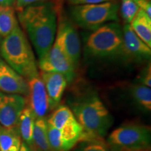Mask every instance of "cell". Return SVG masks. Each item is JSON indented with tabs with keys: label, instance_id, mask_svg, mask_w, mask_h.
<instances>
[{
	"label": "cell",
	"instance_id": "cell-1",
	"mask_svg": "<svg viewBox=\"0 0 151 151\" xmlns=\"http://www.w3.org/2000/svg\"><path fill=\"white\" fill-rule=\"evenodd\" d=\"M57 14L52 2L41 3L18 11V19L39 59L50 50L57 32Z\"/></svg>",
	"mask_w": 151,
	"mask_h": 151
},
{
	"label": "cell",
	"instance_id": "cell-2",
	"mask_svg": "<svg viewBox=\"0 0 151 151\" xmlns=\"http://www.w3.org/2000/svg\"><path fill=\"white\" fill-rule=\"evenodd\" d=\"M1 53L5 62L27 81L39 74L31 46L19 25L4 37Z\"/></svg>",
	"mask_w": 151,
	"mask_h": 151
},
{
	"label": "cell",
	"instance_id": "cell-3",
	"mask_svg": "<svg viewBox=\"0 0 151 151\" xmlns=\"http://www.w3.org/2000/svg\"><path fill=\"white\" fill-rule=\"evenodd\" d=\"M73 111L76 118L83 129V140L103 137L112 124L110 113L97 97L76 104L73 107Z\"/></svg>",
	"mask_w": 151,
	"mask_h": 151
},
{
	"label": "cell",
	"instance_id": "cell-4",
	"mask_svg": "<svg viewBox=\"0 0 151 151\" xmlns=\"http://www.w3.org/2000/svg\"><path fill=\"white\" fill-rule=\"evenodd\" d=\"M86 50L94 57H109L123 53V35L120 24L110 22L95 29L86 43Z\"/></svg>",
	"mask_w": 151,
	"mask_h": 151
},
{
	"label": "cell",
	"instance_id": "cell-5",
	"mask_svg": "<svg viewBox=\"0 0 151 151\" xmlns=\"http://www.w3.org/2000/svg\"><path fill=\"white\" fill-rule=\"evenodd\" d=\"M111 151H150V127L124 124L111 132L108 139Z\"/></svg>",
	"mask_w": 151,
	"mask_h": 151
},
{
	"label": "cell",
	"instance_id": "cell-6",
	"mask_svg": "<svg viewBox=\"0 0 151 151\" xmlns=\"http://www.w3.org/2000/svg\"><path fill=\"white\" fill-rule=\"evenodd\" d=\"M119 5L113 1L71 7V19L80 27L95 30L107 22L118 20Z\"/></svg>",
	"mask_w": 151,
	"mask_h": 151
},
{
	"label": "cell",
	"instance_id": "cell-7",
	"mask_svg": "<svg viewBox=\"0 0 151 151\" xmlns=\"http://www.w3.org/2000/svg\"><path fill=\"white\" fill-rule=\"evenodd\" d=\"M59 132L65 151H69L83 139L82 126L70 109L62 106L58 108L46 120Z\"/></svg>",
	"mask_w": 151,
	"mask_h": 151
},
{
	"label": "cell",
	"instance_id": "cell-8",
	"mask_svg": "<svg viewBox=\"0 0 151 151\" xmlns=\"http://www.w3.org/2000/svg\"><path fill=\"white\" fill-rule=\"evenodd\" d=\"M39 67L41 71L62 73L66 77L68 82L72 81L75 75L76 67L55 41L50 50L39 59Z\"/></svg>",
	"mask_w": 151,
	"mask_h": 151
},
{
	"label": "cell",
	"instance_id": "cell-9",
	"mask_svg": "<svg viewBox=\"0 0 151 151\" xmlns=\"http://www.w3.org/2000/svg\"><path fill=\"white\" fill-rule=\"evenodd\" d=\"M55 41L58 43L75 67L78 65L81 57V41L78 32L72 22L61 16Z\"/></svg>",
	"mask_w": 151,
	"mask_h": 151
},
{
	"label": "cell",
	"instance_id": "cell-10",
	"mask_svg": "<svg viewBox=\"0 0 151 151\" xmlns=\"http://www.w3.org/2000/svg\"><path fill=\"white\" fill-rule=\"evenodd\" d=\"M27 100L19 94H0V124L2 127L17 129L20 113Z\"/></svg>",
	"mask_w": 151,
	"mask_h": 151
},
{
	"label": "cell",
	"instance_id": "cell-11",
	"mask_svg": "<svg viewBox=\"0 0 151 151\" xmlns=\"http://www.w3.org/2000/svg\"><path fill=\"white\" fill-rule=\"evenodd\" d=\"M28 106L36 118H44L48 112L49 100L44 84L39 74L28 79Z\"/></svg>",
	"mask_w": 151,
	"mask_h": 151
},
{
	"label": "cell",
	"instance_id": "cell-12",
	"mask_svg": "<svg viewBox=\"0 0 151 151\" xmlns=\"http://www.w3.org/2000/svg\"><path fill=\"white\" fill-rule=\"evenodd\" d=\"M0 90L22 96L28 94L27 80L1 60H0Z\"/></svg>",
	"mask_w": 151,
	"mask_h": 151
},
{
	"label": "cell",
	"instance_id": "cell-13",
	"mask_svg": "<svg viewBox=\"0 0 151 151\" xmlns=\"http://www.w3.org/2000/svg\"><path fill=\"white\" fill-rule=\"evenodd\" d=\"M41 78L44 84L49 100V107L53 109L59 104L67 86V79L63 74L57 72L41 71Z\"/></svg>",
	"mask_w": 151,
	"mask_h": 151
},
{
	"label": "cell",
	"instance_id": "cell-14",
	"mask_svg": "<svg viewBox=\"0 0 151 151\" xmlns=\"http://www.w3.org/2000/svg\"><path fill=\"white\" fill-rule=\"evenodd\" d=\"M123 54L136 58L148 59L150 57L151 49L136 35L130 24H126L122 29Z\"/></svg>",
	"mask_w": 151,
	"mask_h": 151
},
{
	"label": "cell",
	"instance_id": "cell-15",
	"mask_svg": "<svg viewBox=\"0 0 151 151\" xmlns=\"http://www.w3.org/2000/svg\"><path fill=\"white\" fill-rule=\"evenodd\" d=\"M132 29L136 35L151 48V18L139 9L131 22Z\"/></svg>",
	"mask_w": 151,
	"mask_h": 151
},
{
	"label": "cell",
	"instance_id": "cell-16",
	"mask_svg": "<svg viewBox=\"0 0 151 151\" xmlns=\"http://www.w3.org/2000/svg\"><path fill=\"white\" fill-rule=\"evenodd\" d=\"M36 117L29 106H25L19 117L18 128L20 137L24 142L33 146V131Z\"/></svg>",
	"mask_w": 151,
	"mask_h": 151
},
{
	"label": "cell",
	"instance_id": "cell-17",
	"mask_svg": "<svg viewBox=\"0 0 151 151\" xmlns=\"http://www.w3.org/2000/svg\"><path fill=\"white\" fill-rule=\"evenodd\" d=\"M21 144L18 129L0 127V151H19Z\"/></svg>",
	"mask_w": 151,
	"mask_h": 151
},
{
	"label": "cell",
	"instance_id": "cell-18",
	"mask_svg": "<svg viewBox=\"0 0 151 151\" xmlns=\"http://www.w3.org/2000/svg\"><path fill=\"white\" fill-rule=\"evenodd\" d=\"M41 151H52L47 134V121L44 118H37L33 131V145Z\"/></svg>",
	"mask_w": 151,
	"mask_h": 151
},
{
	"label": "cell",
	"instance_id": "cell-19",
	"mask_svg": "<svg viewBox=\"0 0 151 151\" xmlns=\"http://www.w3.org/2000/svg\"><path fill=\"white\" fill-rule=\"evenodd\" d=\"M18 25L14 8L0 6V36L6 37Z\"/></svg>",
	"mask_w": 151,
	"mask_h": 151
},
{
	"label": "cell",
	"instance_id": "cell-20",
	"mask_svg": "<svg viewBox=\"0 0 151 151\" xmlns=\"http://www.w3.org/2000/svg\"><path fill=\"white\" fill-rule=\"evenodd\" d=\"M131 93L135 101L147 111H151V89L144 85H134Z\"/></svg>",
	"mask_w": 151,
	"mask_h": 151
},
{
	"label": "cell",
	"instance_id": "cell-21",
	"mask_svg": "<svg viewBox=\"0 0 151 151\" xmlns=\"http://www.w3.org/2000/svg\"><path fill=\"white\" fill-rule=\"evenodd\" d=\"M121 16L127 24L131 23L139 10L134 0H122Z\"/></svg>",
	"mask_w": 151,
	"mask_h": 151
},
{
	"label": "cell",
	"instance_id": "cell-22",
	"mask_svg": "<svg viewBox=\"0 0 151 151\" xmlns=\"http://www.w3.org/2000/svg\"><path fill=\"white\" fill-rule=\"evenodd\" d=\"M76 151H111L108 146H105L102 143L93 141L88 143L80 147Z\"/></svg>",
	"mask_w": 151,
	"mask_h": 151
},
{
	"label": "cell",
	"instance_id": "cell-23",
	"mask_svg": "<svg viewBox=\"0 0 151 151\" xmlns=\"http://www.w3.org/2000/svg\"><path fill=\"white\" fill-rule=\"evenodd\" d=\"M48 0H16L15 1V4H16V8L17 11H22L26 7L29 6L35 5L36 4H41L46 2Z\"/></svg>",
	"mask_w": 151,
	"mask_h": 151
},
{
	"label": "cell",
	"instance_id": "cell-24",
	"mask_svg": "<svg viewBox=\"0 0 151 151\" xmlns=\"http://www.w3.org/2000/svg\"><path fill=\"white\" fill-rule=\"evenodd\" d=\"M113 0H67L69 4L76 6V5H87V4H100L111 1Z\"/></svg>",
	"mask_w": 151,
	"mask_h": 151
},
{
	"label": "cell",
	"instance_id": "cell-25",
	"mask_svg": "<svg viewBox=\"0 0 151 151\" xmlns=\"http://www.w3.org/2000/svg\"><path fill=\"white\" fill-rule=\"evenodd\" d=\"M139 9L144 11L151 18V3L150 0H134Z\"/></svg>",
	"mask_w": 151,
	"mask_h": 151
},
{
	"label": "cell",
	"instance_id": "cell-26",
	"mask_svg": "<svg viewBox=\"0 0 151 151\" xmlns=\"http://www.w3.org/2000/svg\"><path fill=\"white\" fill-rule=\"evenodd\" d=\"M65 1V0H52V1L58 18L62 16V10H63V5Z\"/></svg>",
	"mask_w": 151,
	"mask_h": 151
},
{
	"label": "cell",
	"instance_id": "cell-27",
	"mask_svg": "<svg viewBox=\"0 0 151 151\" xmlns=\"http://www.w3.org/2000/svg\"><path fill=\"white\" fill-rule=\"evenodd\" d=\"M142 83L143 85L146 86L148 88H150L151 86V68L150 65L147 67V69L145 71L144 74L142 78Z\"/></svg>",
	"mask_w": 151,
	"mask_h": 151
},
{
	"label": "cell",
	"instance_id": "cell-28",
	"mask_svg": "<svg viewBox=\"0 0 151 151\" xmlns=\"http://www.w3.org/2000/svg\"><path fill=\"white\" fill-rule=\"evenodd\" d=\"M16 0H0V6H11Z\"/></svg>",
	"mask_w": 151,
	"mask_h": 151
},
{
	"label": "cell",
	"instance_id": "cell-29",
	"mask_svg": "<svg viewBox=\"0 0 151 151\" xmlns=\"http://www.w3.org/2000/svg\"><path fill=\"white\" fill-rule=\"evenodd\" d=\"M19 151H30V150L25 143H22L21 146H20V150H19Z\"/></svg>",
	"mask_w": 151,
	"mask_h": 151
}]
</instances>
